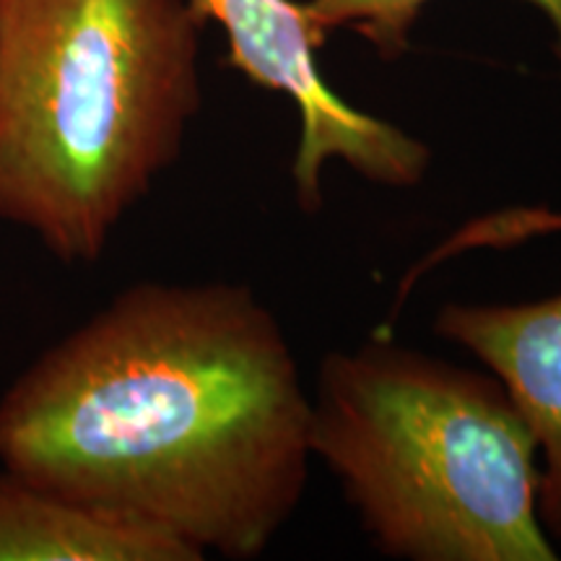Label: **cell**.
Wrapping results in <instances>:
<instances>
[{"label": "cell", "mask_w": 561, "mask_h": 561, "mask_svg": "<svg viewBox=\"0 0 561 561\" xmlns=\"http://www.w3.org/2000/svg\"><path fill=\"white\" fill-rule=\"evenodd\" d=\"M310 390L248 284L140 280L0 396V468L180 538L263 557L312 466Z\"/></svg>", "instance_id": "6da1fadb"}, {"label": "cell", "mask_w": 561, "mask_h": 561, "mask_svg": "<svg viewBox=\"0 0 561 561\" xmlns=\"http://www.w3.org/2000/svg\"><path fill=\"white\" fill-rule=\"evenodd\" d=\"M187 0H0V219L96 263L198 115Z\"/></svg>", "instance_id": "7a4b0ae2"}, {"label": "cell", "mask_w": 561, "mask_h": 561, "mask_svg": "<svg viewBox=\"0 0 561 561\" xmlns=\"http://www.w3.org/2000/svg\"><path fill=\"white\" fill-rule=\"evenodd\" d=\"M310 447L377 551L403 561H553L536 439L494 375L375 333L331 351Z\"/></svg>", "instance_id": "3957f363"}, {"label": "cell", "mask_w": 561, "mask_h": 561, "mask_svg": "<svg viewBox=\"0 0 561 561\" xmlns=\"http://www.w3.org/2000/svg\"><path fill=\"white\" fill-rule=\"evenodd\" d=\"M203 24H219L227 62L255 87L289 96L299 115L291 161L294 201L305 214L322 208V172L343 161L362 180L413 187L426 178L432 151L390 121L348 104L322 79V42L294 0H187Z\"/></svg>", "instance_id": "277c9868"}, {"label": "cell", "mask_w": 561, "mask_h": 561, "mask_svg": "<svg viewBox=\"0 0 561 561\" xmlns=\"http://www.w3.org/2000/svg\"><path fill=\"white\" fill-rule=\"evenodd\" d=\"M434 333L476 356L507 390L538 450V517L561 538V294L533 301H450Z\"/></svg>", "instance_id": "5b68a950"}, {"label": "cell", "mask_w": 561, "mask_h": 561, "mask_svg": "<svg viewBox=\"0 0 561 561\" xmlns=\"http://www.w3.org/2000/svg\"><path fill=\"white\" fill-rule=\"evenodd\" d=\"M180 538L0 468V561H201Z\"/></svg>", "instance_id": "8992f818"}, {"label": "cell", "mask_w": 561, "mask_h": 561, "mask_svg": "<svg viewBox=\"0 0 561 561\" xmlns=\"http://www.w3.org/2000/svg\"><path fill=\"white\" fill-rule=\"evenodd\" d=\"M432 0H307L301 3L307 24L322 45L328 34L348 30L367 39L385 60H396L409 50V39L421 11ZM549 19L553 30V50L561 62V0H528Z\"/></svg>", "instance_id": "52a82bcc"}, {"label": "cell", "mask_w": 561, "mask_h": 561, "mask_svg": "<svg viewBox=\"0 0 561 561\" xmlns=\"http://www.w3.org/2000/svg\"><path fill=\"white\" fill-rule=\"evenodd\" d=\"M561 231V210L541 208V206H517L504 208L496 214L479 216V219L462 224L450 237L434 244L424 257H419L409 271L398 280L396 299H392V314L403 310L409 294L416 289L419 280L426 273L439 268L442 263H450L458 255L471 250H507L517 244L536 240V237L559 234Z\"/></svg>", "instance_id": "ba28073f"}]
</instances>
